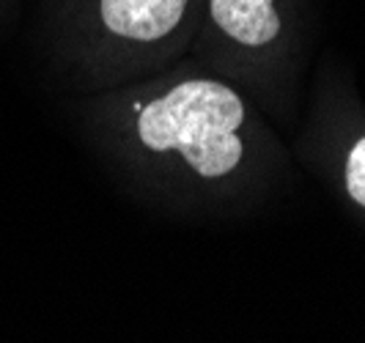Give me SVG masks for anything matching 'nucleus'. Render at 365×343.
<instances>
[{
    "label": "nucleus",
    "mask_w": 365,
    "mask_h": 343,
    "mask_svg": "<svg viewBox=\"0 0 365 343\" xmlns=\"http://www.w3.org/2000/svg\"><path fill=\"white\" fill-rule=\"evenodd\" d=\"M242 121L245 110L234 91L212 80H190L140 110L138 132L148 148H176L201 176L217 179L242 160Z\"/></svg>",
    "instance_id": "obj_1"
},
{
    "label": "nucleus",
    "mask_w": 365,
    "mask_h": 343,
    "mask_svg": "<svg viewBox=\"0 0 365 343\" xmlns=\"http://www.w3.org/2000/svg\"><path fill=\"white\" fill-rule=\"evenodd\" d=\"M102 19L118 36L151 41L168 36L182 19L187 0H102Z\"/></svg>",
    "instance_id": "obj_2"
},
{
    "label": "nucleus",
    "mask_w": 365,
    "mask_h": 343,
    "mask_svg": "<svg viewBox=\"0 0 365 343\" xmlns=\"http://www.w3.org/2000/svg\"><path fill=\"white\" fill-rule=\"evenodd\" d=\"M212 17L239 44L261 47L280 31L272 0H212Z\"/></svg>",
    "instance_id": "obj_3"
},
{
    "label": "nucleus",
    "mask_w": 365,
    "mask_h": 343,
    "mask_svg": "<svg viewBox=\"0 0 365 343\" xmlns=\"http://www.w3.org/2000/svg\"><path fill=\"white\" fill-rule=\"evenodd\" d=\"M346 190H349V195L357 200L360 206H365V138L357 140V145H354L351 154H349Z\"/></svg>",
    "instance_id": "obj_4"
}]
</instances>
